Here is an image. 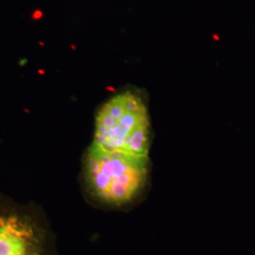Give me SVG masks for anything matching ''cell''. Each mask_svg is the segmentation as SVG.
<instances>
[{
  "instance_id": "cell-1",
  "label": "cell",
  "mask_w": 255,
  "mask_h": 255,
  "mask_svg": "<svg viewBox=\"0 0 255 255\" xmlns=\"http://www.w3.org/2000/svg\"><path fill=\"white\" fill-rule=\"evenodd\" d=\"M148 165V156L109 151L92 144L83 164L86 191L100 205L127 206L144 190Z\"/></svg>"
},
{
  "instance_id": "cell-2",
  "label": "cell",
  "mask_w": 255,
  "mask_h": 255,
  "mask_svg": "<svg viewBox=\"0 0 255 255\" xmlns=\"http://www.w3.org/2000/svg\"><path fill=\"white\" fill-rule=\"evenodd\" d=\"M93 144L109 151L147 156L149 121L142 99L128 92L105 103L97 117Z\"/></svg>"
},
{
  "instance_id": "cell-3",
  "label": "cell",
  "mask_w": 255,
  "mask_h": 255,
  "mask_svg": "<svg viewBox=\"0 0 255 255\" xmlns=\"http://www.w3.org/2000/svg\"><path fill=\"white\" fill-rule=\"evenodd\" d=\"M0 255H57L52 229L34 204L0 201Z\"/></svg>"
}]
</instances>
